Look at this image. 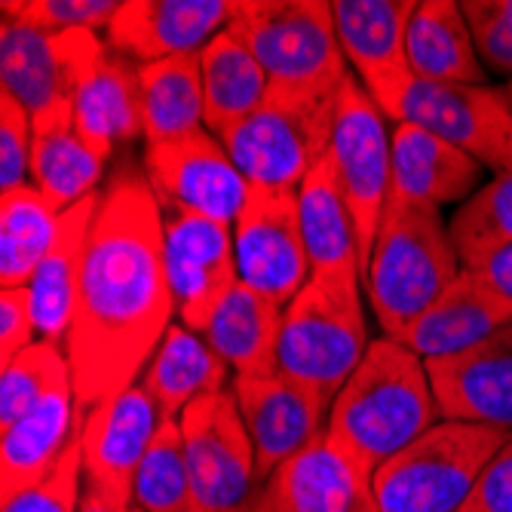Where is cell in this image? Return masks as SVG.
Here are the masks:
<instances>
[{
	"mask_svg": "<svg viewBox=\"0 0 512 512\" xmlns=\"http://www.w3.org/2000/svg\"><path fill=\"white\" fill-rule=\"evenodd\" d=\"M37 338L28 289H0V368L10 365Z\"/></svg>",
	"mask_w": 512,
	"mask_h": 512,
	"instance_id": "41",
	"label": "cell"
},
{
	"mask_svg": "<svg viewBox=\"0 0 512 512\" xmlns=\"http://www.w3.org/2000/svg\"><path fill=\"white\" fill-rule=\"evenodd\" d=\"M145 142L163 145L206 129L200 56L142 65Z\"/></svg>",
	"mask_w": 512,
	"mask_h": 512,
	"instance_id": "32",
	"label": "cell"
},
{
	"mask_svg": "<svg viewBox=\"0 0 512 512\" xmlns=\"http://www.w3.org/2000/svg\"><path fill=\"white\" fill-rule=\"evenodd\" d=\"M267 482L279 488L292 512H381L371 479L325 436Z\"/></svg>",
	"mask_w": 512,
	"mask_h": 512,
	"instance_id": "27",
	"label": "cell"
},
{
	"mask_svg": "<svg viewBox=\"0 0 512 512\" xmlns=\"http://www.w3.org/2000/svg\"><path fill=\"white\" fill-rule=\"evenodd\" d=\"M99 203H102V191L80 200L77 206L59 215L53 246L31 276L28 295H31L34 325H37V341H50L59 347L68 344L77 298H80V279L86 267V249L92 237V224H96V215H99Z\"/></svg>",
	"mask_w": 512,
	"mask_h": 512,
	"instance_id": "21",
	"label": "cell"
},
{
	"mask_svg": "<svg viewBox=\"0 0 512 512\" xmlns=\"http://www.w3.org/2000/svg\"><path fill=\"white\" fill-rule=\"evenodd\" d=\"M160 424V405L142 384H132L83 417V503L108 512L132 506L138 470Z\"/></svg>",
	"mask_w": 512,
	"mask_h": 512,
	"instance_id": "10",
	"label": "cell"
},
{
	"mask_svg": "<svg viewBox=\"0 0 512 512\" xmlns=\"http://www.w3.org/2000/svg\"><path fill=\"white\" fill-rule=\"evenodd\" d=\"M362 289V283L347 279L310 276L286 307L279 371L329 402H335L371 347Z\"/></svg>",
	"mask_w": 512,
	"mask_h": 512,
	"instance_id": "5",
	"label": "cell"
},
{
	"mask_svg": "<svg viewBox=\"0 0 512 512\" xmlns=\"http://www.w3.org/2000/svg\"><path fill=\"white\" fill-rule=\"evenodd\" d=\"M448 234L463 270H479L494 255L512 246V175L494 181L457 206L448 221Z\"/></svg>",
	"mask_w": 512,
	"mask_h": 512,
	"instance_id": "34",
	"label": "cell"
},
{
	"mask_svg": "<svg viewBox=\"0 0 512 512\" xmlns=\"http://www.w3.org/2000/svg\"><path fill=\"white\" fill-rule=\"evenodd\" d=\"M172 313L163 209L148 178L123 166L102 191L65 344L83 417L138 384L169 332Z\"/></svg>",
	"mask_w": 512,
	"mask_h": 512,
	"instance_id": "1",
	"label": "cell"
},
{
	"mask_svg": "<svg viewBox=\"0 0 512 512\" xmlns=\"http://www.w3.org/2000/svg\"><path fill=\"white\" fill-rule=\"evenodd\" d=\"M341 89H270L267 102L221 135L249 188L298 191L310 169L329 154Z\"/></svg>",
	"mask_w": 512,
	"mask_h": 512,
	"instance_id": "4",
	"label": "cell"
},
{
	"mask_svg": "<svg viewBox=\"0 0 512 512\" xmlns=\"http://www.w3.org/2000/svg\"><path fill=\"white\" fill-rule=\"evenodd\" d=\"M59 215L31 184L0 197V286L28 289L37 264L53 246Z\"/></svg>",
	"mask_w": 512,
	"mask_h": 512,
	"instance_id": "33",
	"label": "cell"
},
{
	"mask_svg": "<svg viewBox=\"0 0 512 512\" xmlns=\"http://www.w3.org/2000/svg\"><path fill=\"white\" fill-rule=\"evenodd\" d=\"M83 506V454L80 433L59 460V467L37 485L4 500L0 512H80Z\"/></svg>",
	"mask_w": 512,
	"mask_h": 512,
	"instance_id": "38",
	"label": "cell"
},
{
	"mask_svg": "<svg viewBox=\"0 0 512 512\" xmlns=\"http://www.w3.org/2000/svg\"><path fill=\"white\" fill-rule=\"evenodd\" d=\"M402 120L430 129L494 175H512V108L506 89L414 80Z\"/></svg>",
	"mask_w": 512,
	"mask_h": 512,
	"instance_id": "15",
	"label": "cell"
},
{
	"mask_svg": "<svg viewBox=\"0 0 512 512\" xmlns=\"http://www.w3.org/2000/svg\"><path fill=\"white\" fill-rule=\"evenodd\" d=\"M31 114L7 92H0V191L10 194L31 184Z\"/></svg>",
	"mask_w": 512,
	"mask_h": 512,
	"instance_id": "40",
	"label": "cell"
},
{
	"mask_svg": "<svg viewBox=\"0 0 512 512\" xmlns=\"http://www.w3.org/2000/svg\"><path fill=\"white\" fill-rule=\"evenodd\" d=\"M234 252L240 283L279 307H289L313 276L298 191L249 188L246 206L234 224Z\"/></svg>",
	"mask_w": 512,
	"mask_h": 512,
	"instance_id": "14",
	"label": "cell"
},
{
	"mask_svg": "<svg viewBox=\"0 0 512 512\" xmlns=\"http://www.w3.org/2000/svg\"><path fill=\"white\" fill-rule=\"evenodd\" d=\"M230 28L246 40L270 89L325 92L350 77L325 0H240Z\"/></svg>",
	"mask_w": 512,
	"mask_h": 512,
	"instance_id": "6",
	"label": "cell"
},
{
	"mask_svg": "<svg viewBox=\"0 0 512 512\" xmlns=\"http://www.w3.org/2000/svg\"><path fill=\"white\" fill-rule=\"evenodd\" d=\"M227 375L230 365L209 347V341L178 322L169 325L138 384L154 396L163 417L178 421L191 402L227 390Z\"/></svg>",
	"mask_w": 512,
	"mask_h": 512,
	"instance_id": "29",
	"label": "cell"
},
{
	"mask_svg": "<svg viewBox=\"0 0 512 512\" xmlns=\"http://www.w3.org/2000/svg\"><path fill=\"white\" fill-rule=\"evenodd\" d=\"M123 0H4L0 16L25 22L46 34L99 31L114 22Z\"/></svg>",
	"mask_w": 512,
	"mask_h": 512,
	"instance_id": "37",
	"label": "cell"
},
{
	"mask_svg": "<svg viewBox=\"0 0 512 512\" xmlns=\"http://www.w3.org/2000/svg\"><path fill=\"white\" fill-rule=\"evenodd\" d=\"M145 178L163 212L203 215L227 227L237 224L249 197V181L209 129L148 145Z\"/></svg>",
	"mask_w": 512,
	"mask_h": 512,
	"instance_id": "12",
	"label": "cell"
},
{
	"mask_svg": "<svg viewBox=\"0 0 512 512\" xmlns=\"http://www.w3.org/2000/svg\"><path fill=\"white\" fill-rule=\"evenodd\" d=\"M329 157L335 163L338 184L353 215L365 283L368 258L371 249H375V237L393 184V132H387V117L368 99V92L359 86L353 71L338 96Z\"/></svg>",
	"mask_w": 512,
	"mask_h": 512,
	"instance_id": "9",
	"label": "cell"
},
{
	"mask_svg": "<svg viewBox=\"0 0 512 512\" xmlns=\"http://www.w3.org/2000/svg\"><path fill=\"white\" fill-rule=\"evenodd\" d=\"M506 99H509V108H512V80H509V86H506Z\"/></svg>",
	"mask_w": 512,
	"mask_h": 512,
	"instance_id": "46",
	"label": "cell"
},
{
	"mask_svg": "<svg viewBox=\"0 0 512 512\" xmlns=\"http://www.w3.org/2000/svg\"><path fill=\"white\" fill-rule=\"evenodd\" d=\"M132 506L142 512H197L194 482L188 470V457H184L178 421L163 417V424L142 460V470H138Z\"/></svg>",
	"mask_w": 512,
	"mask_h": 512,
	"instance_id": "35",
	"label": "cell"
},
{
	"mask_svg": "<svg viewBox=\"0 0 512 512\" xmlns=\"http://www.w3.org/2000/svg\"><path fill=\"white\" fill-rule=\"evenodd\" d=\"M460 13L482 65L512 80V0H460Z\"/></svg>",
	"mask_w": 512,
	"mask_h": 512,
	"instance_id": "39",
	"label": "cell"
},
{
	"mask_svg": "<svg viewBox=\"0 0 512 512\" xmlns=\"http://www.w3.org/2000/svg\"><path fill=\"white\" fill-rule=\"evenodd\" d=\"M83 427L74 384L46 393L16 424L0 430V494L13 497L50 476Z\"/></svg>",
	"mask_w": 512,
	"mask_h": 512,
	"instance_id": "23",
	"label": "cell"
},
{
	"mask_svg": "<svg viewBox=\"0 0 512 512\" xmlns=\"http://www.w3.org/2000/svg\"><path fill=\"white\" fill-rule=\"evenodd\" d=\"M457 512H512V436L491 457V463L479 476L470 500Z\"/></svg>",
	"mask_w": 512,
	"mask_h": 512,
	"instance_id": "42",
	"label": "cell"
},
{
	"mask_svg": "<svg viewBox=\"0 0 512 512\" xmlns=\"http://www.w3.org/2000/svg\"><path fill=\"white\" fill-rule=\"evenodd\" d=\"M163 261L181 325L203 335L221 301L240 283L234 227L203 215L163 212Z\"/></svg>",
	"mask_w": 512,
	"mask_h": 512,
	"instance_id": "16",
	"label": "cell"
},
{
	"mask_svg": "<svg viewBox=\"0 0 512 512\" xmlns=\"http://www.w3.org/2000/svg\"><path fill=\"white\" fill-rule=\"evenodd\" d=\"M482 279H488V283L497 289V292H503L509 301H512V246L509 249H503L500 255H494L488 264H482L479 270H476Z\"/></svg>",
	"mask_w": 512,
	"mask_h": 512,
	"instance_id": "44",
	"label": "cell"
},
{
	"mask_svg": "<svg viewBox=\"0 0 512 512\" xmlns=\"http://www.w3.org/2000/svg\"><path fill=\"white\" fill-rule=\"evenodd\" d=\"M286 307L237 283L215 310L203 338L237 371V378H267L279 371V335Z\"/></svg>",
	"mask_w": 512,
	"mask_h": 512,
	"instance_id": "26",
	"label": "cell"
},
{
	"mask_svg": "<svg viewBox=\"0 0 512 512\" xmlns=\"http://www.w3.org/2000/svg\"><path fill=\"white\" fill-rule=\"evenodd\" d=\"M240 0H123L108 46L135 65L200 56L237 13Z\"/></svg>",
	"mask_w": 512,
	"mask_h": 512,
	"instance_id": "18",
	"label": "cell"
},
{
	"mask_svg": "<svg viewBox=\"0 0 512 512\" xmlns=\"http://www.w3.org/2000/svg\"><path fill=\"white\" fill-rule=\"evenodd\" d=\"M197 512H230L258 485L255 445L234 390L191 402L178 417Z\"/></svg>",
	"mask_w": 512,
	"mask_h": 512,
	"instance_id": "11",
	"label": "cell"
},
{
	"mask_svg": "<svg viewBox=\"0 0 512 512\" xmlns=\"http://www.w3.org/2000/svg\"><path fill=\"white\" fill-rule=\"evenodd\" d=\"M301 230L310 255L313 276L362 283V258L356 243V227L332 157L325 154L298 188ZM365 286V283H362Z\"/></svg>",
	"mask_w": 512,
	"mask_h": 512,
	"instance_id": "25",
	"label": "cell"
},
{
	"mask_svg": "<svg viewBox=\"0 0 512 512\" xmlns=\"http://www.w3.org/2000/svg\"><path fill=\"white\" fill-rule=\"evenodd\" d=\"M74 80V126L99 157L145 135L142 65L111 50L99 31L56 34Z\"/></svg>",
	"mask_w": 512,
	"mask_h": 512,
	"instance_id": "8",
	"label": "cell"
},
{
	"mask_svg": "<svg viewBox=\"0 0 512 512\" xmlns=\"http://www.w3.org/2000/svg\"><path fill=\"white\" fill-rule=\"evenodd\" d=\"M442 421L512 433V319L482 344L427 362Z\"/></svg>",
	"mask_w": 512,
	"mask_h": 512,
	"instance_id": "19",
	"label": "cell"
},
{
	"mask_svg": "<svg viewBox=\"0 0 512 512\" xmlns=\"http://www.w3.org/2000/svg\"><path fill=\"white\" fill-rule=\"evenodd\" d=\"M485 166L457 151L445 138L417 123H396L393 129V184L390 200L442 209L470 200L482 188Z\"/></svg>",
	"mask_w": 512,
	"mask_h": 512,
	"instance_id": "22",
	"label": "cell"
},
{
	"mask_svg": "<svg viewBox=\"0 0 512 512\" xmlns=\"http://www.w3.org/2000/svg\"><path fill=\"white\" fill-rule=\"evenodd\" d=\"M442 421L427 362L396 338L371 341L332 402L329 439L368 479Z\"/></svg>",
	"mask_w": 512,
	"mask_h": 512,
	"instance_id": "2",
	"label": "cell"
},
{
	"mask_svg": "<svg viewBox=\"0 0 512 512\" xmlns=\"http://www.w3.org/2000/svg\"><path fill=\"white\" fill-rule=\"evenodd\" d=\"M414 0H332L335 31L353 77L387 120L402 123L414 83L408 62V22Z\"/></svg>",
	"mask_w": 512,
	"mask_h": 512,
	"instance_id": "13",
	"label": "cell"
},
{
	"mask_svg": "<svg viewBox=\"0 0 512 512\" xmlns=\"http://www.w3.org/2000/svg\"><path fill=\"white\" fill-rule=\"evenodd\" d=\"M460 270L442 209L387 200L365 270V295L384 338H396L411 325Z\"/></svg>",
	"mask_w": 512,
	"mask_h": 512,
	"instance_id": "3",
	"label": "cell"
},
{
	"mask_svg": "<svg viewBox=\"0 0 512 512\" xmlns=\"http://www.w3.org/2000/svg\"><path fill=\"white\" fill-rule=\"evenodd\" d=\"M71 384L68 353L59 344L34 341L10 365L0 368V430L16 424L46 393Z\"/></svg>",
	"mask_w": 512,
	"mask_h": 512,
	"instance_id": "36",
	"label": "cell"
},
{
	"mask_svg": "<svg viewBox=\"0 0 512 512\" xmlns=\"http://www.w3.org/2000/svg\"><path fill=\"white\" fill-rule=\"evenodd\" d=\"M230 512H292V506L286 503V497L279 494L273 482H258L255 491Z\"/></svg>",
	"mask_w": 512,
	"mask_h": 512,
	"instance_id": "43",
	"label": "cell"
},
{
	"mask_svg": "<svg viewBox=\"0 0 512 512\" xmlns=\"http://www.w3.org/2000/svg\"><path fill=\"white\" fill-rule=\"evenodd\" d=\"M203 71V102H206V129L224 135L246 117H252L270 96V80L246 40L224 28L200 53Z\"/></svg>",
	"mask_w": 512,
	"mask_h": 512,
	"instance_id": "30",
	"label": "cell"
},
{
	"mask_svg": "<svg viewBox=\"0 0 512 512\" xmlns=\"http://www.w3.org/2000/svg\"><path fill=\"white\" fill-rule=\"evenodd\" d=\"M0 80V92L13 96L31 117L74 96V80L56 34L16 19L0 22Z\"/></svg>",
	"mask_w": 512,
	"mask_h": 512,
	"instance_id": "28",
	"label": "cell"
},
{
	"mask_svg": "<svg viewBox=\"0 0 512 512\" xmlns=\"http://www.w3.org/2000/svg\"><path fill=\"white\" fill-rule=\"evenodd\" d=\"M408 62L414 80L485 83L470 25L454 0H421L408 22Z\"/></svg>",
	"mask_w": 512,
	"mask_h": 512,
	"instance_id": "31",
	"label": "cell"
},
{
	"mask_svg": "<svg viewBox=\"0 0 512 512\" xmlns=\"http://www.w3.org/2000/svg\"><path fill=\"white\" fill-rule=\"evenodd\" d=\"M512 319V301L476 270H460L454 283L396 335L424 362L448 359L491 338Z\"/></svg>",
	"mask_w": 512,
	"mask_h": 512,
	"instance_id": "20",
	"label": "cell"
},
{
	"mask_svg": "<svg viewBox=\"0 0 512 512\" xmlns=\"http://www.w3.org/2000/svg\"><path fill=\"white\" fill-rule=\"evenodd\" d=\"M512 433L439 421L375 473L381 512H457Z\"/></svg>",
	"mask_w": 512,
	"mask_h": 512,
	"instance_id": "7",
	"label": "cell"
},
{
	"mask_svg": "<svg viewBox=\"0 0 512 512\" xmlns=\"http://www.w3.org/2000/svg\"><path fill=\"white\" fill-rule=\"evenodd\" d=\"M31 126V188H37L59 212L99 194V181L108 160L80 138L74 126V105L62 102L43 111L31 117Z\"/></svg>",
	"mask_w": 512,
	"mask_h": 512,
	"instance_id": "24",
	"label": "cell"
},
{
	"mask_svg": "<svg viewBox=\"0 0 512 512\" xmlns=\"http://www.w3.org/2000/svg\"><path fill=\"white\" fill-rule=\"evenodd\" d=\"M230 390L240 402L255 445L258 482H267L279 467H286L329 430L332 402L286 378L283 371L267 378H234Z\"/></svg>",
	"mask_w": 512,
	"mask_h": 512,
	"instance_id": "17",
	"label": "cell"
},
{
	"mask_svg": "<svg viewBox=\"0 0 512 512\" xmlns=\"http://www.w3.org/2000/svg\"><path fill=\"white\" fill-rule=\"evenodd\" d=\"M80 512H108V509H99V506H89V503H83V506H80ZM120 512H142V509L129 506V509H120Z\"/></svg>",
	"mask_w": 512,
	"mask_h": 512,
	"instance_id": "45",
	"label": "cell"
}]
</instances>
